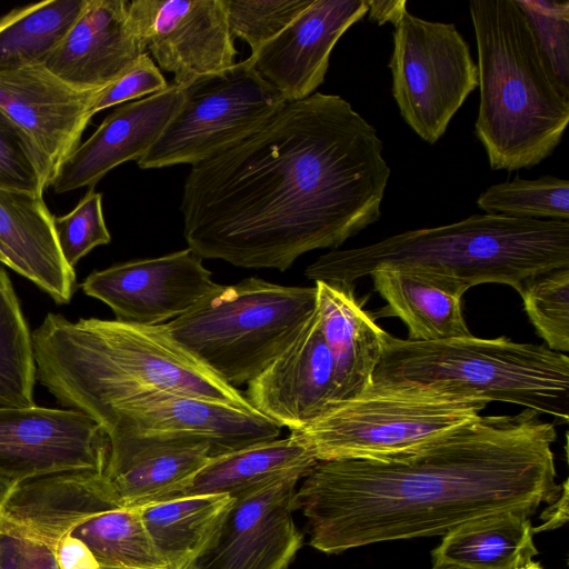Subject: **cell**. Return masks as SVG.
Instances as JSON below:
<instances>
[{
    "label": "cell",
    "instance_id": "cell-1",
    "mask_svg": "<svg viewBox=\"0 0 569 569\" xmlns=\"http://www.w3.org/2000/svg\"><path fill=\"white\" fill-rule=\"evenodd\" d=\"M377 130L337 94L286 101L250 134L191 166L183 237L201 259L286 271L379 220L391 169Z\"/></svg>",
    "mask_w": 569,
    "mask_h": 569
},
{
    "label": "cell",
    "instance_id": "cell-2",
    "mask_svg": "<svg viewBox=\"0 0 569 569\" xmlns=\"http://www.w3.org/2000/svg\"><path fill=\"white\" fill-rule=\"evenodd\" d=\"M555 425L525 408L480 416L407 453L387 459L317 460L292 510L309 545L328 555L378 542L445 536L475 518L532 516L553 502Z\"/></svg>",
    "mask_w": 569,
    "mask_h": 569
},
{
    "label": "cell",
    "instance_id": "cell-3",
    "mask_svg": "<svg viewBox=\"0 0 569 569\" xmlns=\"http://www.w3.org/2000/svg\"><path fill=\"white\" fill-rule=\"evenodd\" d=\"M37 380L64 408L100 426L121 405L174 392L257 412L240 392L187 349L164 325L48 313L32 332Z\"/></svg>",
    "mask_w": 569,
    "mask_h": 569
},
{
    "label": "cell",
    "instance_id": "cell-4",
    "mask_svg": "<svg viewBox=\"0 0 569 569\" xmlns=\"http://www.w3.org/2000/svg\"><path fill=\"white\" fill-rule=\"evenodd\" d=\"M569 267V222L476 213L405 231L359 248L331 250L306 268L315 282L353 283L385 269L430 272L468 288L509 284Z\"/></svg>",
    "mask_w": 569,
    "mask_h": 569
},
{
    "label": "cell",
    "instance_id": "cell-5",
    "mask_svg": "<svg viewBox=\"0 0 569 569\" xmlns=\"http://www.w3.org/2000/svg\"><path fill=\"white\" fill-rule=\"evenodd\" d=\"M479 107L475 132L490 168L516 171L547 159L569 122V92L545 61L515 0H472Z\"/></svg>",
    "mask_w": 569,
    "mask_h": 569
},
{
    "label": "cell",
    "instance_id": "cell-6",
    "mask_svg": "<svg viewBox=\"0 0 569 569\" xmlns=\"http://www.w3.org/2000/svg\"><path fill=\"white\" fill-rule=\"evenodd\" d=\"M365 393L503 401L567 423L569 358L506 337L416 341L387 332Z\"/></svg>",
    "mask_w": 569,
    "mask_h": 569
},
{
    "label": "cell",
    "instance_id": "cell-7",
    "mask_svg": "<svg viewBox=\"0 0 569 569\" xmlns=\"http://www.w3.org/2000/svg\"><path fill=\"white\" fill-rule=\"evenodd\" d=\"M0 535L43 547L57 569H117L136 553L141 520L103 472L69 470L18 483L0 511Z\"/></svg>",
    "mask_w": 569,
    "mask_h": 569
},
{
    "label": "cell",
    "instance_id": "cell-8",
    "mask_svg": "<svg viewBox=\"0 0 569 569\" xmlns=\"http://www.w3.org/2000/svg\"><path fill=\"white\" fill-rule=\"evenodd\" d=\"M316 287L250 277L221 286L166 323L171 337L228 385L257 378L316 309Z\"/></svg>",
    "mask_w": 569,
    "mask_h": 569
},
{
    "label": "cell",
    "instance_id": "cell-9",
    "mask_svg": "<svg viewBox=\"0 0 569 569\" xmlns=\"http://www.w3.org/2000/svg\"><path fill=\"white\" fill-rule=\"evenodd\" d=\"M486 406L479 400L365 393L330 403L296 432L317 460L387 459L477 417Z\"/></svg>",
    "mask_w": 569,
    "mask_h": 569
},
{
    "label": "cell",
    "instance_id": "cell-10",
    "mask_svg": "<svg viewBox=\"0 0 569 569\" xmlns=\"http://www.w3.org/2000/svg\"><path fill=\"white\" fill-rule=\"evenodd\" d=\"M183 100L150 149L140 169L194 166L243 139L284 102L248 57L182 88Z\"/></svg>",
    "mask_w": 569,
    "mask_h": 569
},
{
    "label": "cell",
    "instance_id": "cell-11",
    "mask_svg": "<svg viewBox=\"0 0 569 569\" xmlns=\"http://www.w3.org/2000/svg\"><path fill=\"white\" fill-rule=\"evenodd\" d=\"M392 36L388 63L392 96L406 123L433 144L478 87L477 63L453 23L425 20L407 11Z\"/></svg>",
    "mask_w": 569,
    "mask_h": 569
},
{
    "label": "cell",
    "instance_id": "cell-12",
    "mask_svg": "<svg viewBox=\"0 0 569 569\" xmlns=\"http://www.w3.org/2000/svg\"><path fill=\"white\" fill-rule=\"evenodd\" d=\"M110 440L72 409L0 407V478L22 481L69 470L103 472Z\"/></svg>",
    "mask_w": 569,
    "mask_h": 569
},
{
    "label": "cell",
    "instance_id": "cell-13",
    "mask_svg": "<svg viewBox=\"0 0 569 569\" xmlns=\"http://www.w3.org/2000/svg\"><path fill=\"white\" fill-rule=\"evenodd\" d=\"M128 17L158 68L173 73L180 88L236 63L222 0L128 1Z\"/></svg>",
    "mask_w": 569,
    "mask_h": 569
},
{
    "label": "cell",
    "instance_id": "cell-14",
    "mask_svg": "<svg viewBox=\"0 0 569 569\" xmlns=\"http://www.w3.org/2000/svg\"><path fill=\"white\" fill-rule=\"evenodd\" d=\"M299 480L289 477L233 498L183 569H288L303 543L292 519Z\"/></svg>",
    "mask_w": 569,
    "mask_h": 569
},
{
    "label": "cell",
    "instance_id": "cell-15",
    "mask_svg": "<svg viewBox=\"0 0 569 569\" xmlns=\"http://www.w3.org/2000/svg\"><path fill=\"white\" fill-rule=\"evenodd\" d=\"M217 286L202 259L187 248L93 271L81 289L106 303L116 320L158 326L187 312Z\"/></svg>",
    "mask_w": 569,
    "mask_h": 569
},
{
    "label": "cell",
    "instance_id": "cell-16",
    "mask_svg": "<svg viewBox=\"0 0 569 569\" xmlns=\"http://www.w3.org/2000/svg\"><path fill=\"white\" fill-rule=\"evenodd\" d=\"M101 427L108 437L137 435L204 442L212 458L277 439L282 429L259 412L174 392L130 400L116 408Z\"/></svg>",
    "mask_w": 569,
    "mask_h": 569
},
{
    "label": "cell",
    "instance_id": "cell-17",
    "mask_svg": "<svg viewBox=\"0 0 569 569\" xmlns=\"http://www.w3.org/2000/svg\"><path fill=\"white\" fill-rule=\"evenodd\" d=\"M244 397L257 412L290 431L307 427L338 401L333 359L316 309L284 351L248 382Z\"/></svg>",
    "mask_w": 569,
    "mask_h": 569
},
{
    "label": "cell",
    "instance_id": "cell-18",
    "mask_svg": "<svg viewBox=\"0 0 569 569\" xmlns=\"http://www.w3.org/2000/svg\"><path fill=\"white\" fill-rule=\"evenodd\" d=\"M367 12L366 0H312L284 30L249 58L286 101L305 99L323 83L337 41Z\"/></svg>",
    "mask_w": 569,
    "mask_h": 569
},
{
    "label": "cell",
    "instance_id": "cell-19",
    "mask_svg": "<svg viewBox=\"0 0 569 569\" xmlns=\"http://www.w3.org/2000/svg\"><path fill=\"white\" fill-rule=\"evenodd\" d=\"M99 91L77 89L42 64L0 73V108L36 144L53 174L80 144Z\"/></svg>",
    "mask_w": 569,
    "mask_h": 569
},
{
    "label": "cell",
    "instance_id": "cell-20",
    "mask_svg": "<svg viewBox=\"0 0 569 569\" xmlns=\"http://www.w3.org/2000/svg\"><path fill=\"white\" fill-rule=\"evenodd\" d=\"M182 88L162 91L117 107L58 167L50 187L57 193L93 187L117 166L139 160L179 110Z\"/></svg>",
    "mask_w": 569,
    "mask_h": 569
},
{
    "label": "cell",
    "instance_id": "cell-21",
    "mask_svg": "<svg viewBox=\"0 0 569 569\" xmlns=\"http://www.w3.org/2000/svg\"><path fill=\"white\" fill-rule=\"evenodd\" d=\"M146 47L128 17L126 0H87L64 39L42 66L66 83L86 91L116 81Z\"/></svg>",
    "mask_w": 569,
    "mask_h": 569
},
{
    "label": "cell",
    "instance_id": "cell-22",
    "mask_svg": "<svg viewBox=\"0 0 569 569\" xmlns=\"http://www.w3.org/2000/svg\"><path fill=\"white\" fill-rule=\"evenodd\" d=\"M109 440L103 475L124 507L170 498L212 458L210 447L196 440L137 435Z\"/></svg>",
    "mask_w": 569,
    "mask_h": 569
},
{
    "label": "cell",
    "instance_id": "cell-23",
    "mask_svg": "<svg viewBox=\"0 0 569 569\" xmlns=\"http://www.w3.org/2000/svg\"><path fill=\"white\" fill-rule=\"evenodd\" d=\"M53 218L42 194L0 188V262L66 305L76 273L60 251Z\"/></svg>",
    "mask_w": 569,
    "mask_h": 569
},
{
    "label": "cell",
    "instance_id": "cell-24",
    "mask_svg": "<svg viewBox=\"0 0 569 569\" xmlns=\"http://www.w3.org/2000/svg\"><path fill=\"white\" fill-rule=\"evenodd\" d=\"M316 310L335 365L338 401L359 398L371 386L387 332L355 296L352 283L316 282Z\"/></svg>",
    "mask_w": 569,
    "mask_h": 569
},
{
    "label": "cell",
    "instance_id": "cell-25",
    "mask_svg": "<svg viewBox=\"0 0 569 569\" xmlns=\"http://www.w3.org/2000/svg\"><path fill=\"white\" fill-rule=\"evenodd\" d=\"M370 277L387 301L382 315L400 318L408 328V339L472 337L462 312V296L469 289L466 284L445 276L407 269L379 270Z\"/></svg>",
    "mask_w": 569,
    "mask_h": 569
},
{
    "label": "cell",
    "instance_id": "cell-26",
    "mask_svg": "<svg viewBox=\"0 0 569 569\" xmlns=\"http://www.w3.org/2000/svg\"><path fill=\"white\" fill-rule=\"evenodd\" d=\"M316 462L311 449L291 431L286 438L211 458L168 499L202 495L236 498L289 477L302 478Z\"/></svg>",
    "mask_w": 569,
    "mask_h": 569
},
{
    "label": "cell",
    "instance_id": "cell-27",
    "mask_svg": "<svg viewBox=\"0 0 569 569\" xmlns=\"http://www.w3.org/2000/svg\"><path fill=\"white\" fill-rule=\"evenodd\" d=\"M529 516L509 511L475 518L448 531L432 565L461 569H520L538 555Z\"/></svg>",
    "mask_w": 569,
    "mask_h": 569
},
{
    "label": "cell",
    "instance_id": "cell-28",
    "mask_svg": "<svg viewBox=\"0 0 569 569\" xmlns=\"http://www.w3.org/2000/svg\"><path fill=\"white\" fill-rule=\"evenodd\" d=\"M233 498L202 495L154 501L140 508L150 540L169 569H183L204 546Z\"/></svg>",
    "mask_w": 569,
    "mask_h": 569
},
{
    "label": "cell",
    "instance_id": "cell-29",
    "mask_svg": "<svg viewBox=\"0 0 569 569\" xmlns=\"http://www.w3.org/2000/svg\"><path fill=\"white\" fill-rule=\"evenodd\" d=\"M86 4L87 0H46L0 18V73L42 64Z\"/></svg>",
    "mask_w": 569,
    "mask_h": 569
},
{
    "label": "cell",
    "instance_id": "cell-30",
    "mask_svg": "<svg viewBox=\"0 0 569 569\" xmlns=\"http://www.w3.org/2000/svg\"><path fill=\"white\" fill-rule=\"evenodd\" d=\"M32 332L8 273L0 266V407L36 405Z\"/></svg>",
    "mask_w": 569,
    "mask_h": 569
},
{
    "label": "cell",
    "instance_id": "cell-31",
    "mask_svg": "<svg viewBox=\"0 0 569 569\" xmlns=\"http://www.w3.org/2000/svg\"><path fill=\"white\" fill-rule=\"evenodd\" d=\"M486 213L518 219L569 220V181L555 176L516 178L488 187L477 199Z\"/></svg>",
    "mask_w": 569,
    "mask_h": 569
},
{
    "label": "cell",
    "instance_id": "cell-32",
    "mask_svg": "<svg viewBox=\"0 0 569 569\" xmlns=\"http://www.w3.org/2000/svg\"><path fill=\"white\" fill-rule=\"evenodd\" d=\"M518 292L548 348L561 353L569 351V267L532 277Z\"/></svg>",
    "mask_w": 569,
    "mask_h": 569
},
{
    "label": "cell",
    "instance_id": "cell-33",
    "mask_svg": "<svg viewBox=\"0 0 569 569\" xmlns=\"http://www.w3.org/2000/svg\"><path fill=\"white\" fill-rule=\"evenodd\" d=\"M52 177L44 156L0 108V188L43 196Z\"/></svg>",
    "mask_w": 569,
    "mask_h": 569
},
{
    "label": "cell",
    "instance_id": "cell-34",
    "mask_svg": "<svg viewBox=\"0 0 569 569\" xmlns=\"http://www.w3.org/2000/svg\"><path fill=\"white\" fill-rule=\"evenodd\" d=\"M233 38L246 41L251 54L284 30L312 0H222Z\"/></svg>",
    "mask_w": 569,
    "mask_h": 569
},
{
    "label": "cell",
    "instance_id": "cell-35",
    "mask_svg": "<svg viewBox=\"0 0 569 569\" xmlns=\"http://www.w3.org/2000/svg\"><path fill=\"white\" fill-rule=\"evenodd\" d=\"M553 77L569 92V1L515 0Z\"/></svg>",
    "mask_w": 569,
    "mask_h": 569
},
{
    "label": "cell",
    "instance_id": "cell-36",
    "mask_svg": "<svg viewBox=\"0 0 569 569\" xmlns=\"http://www.w3.org/2000/svg\"><path fill=\"white\" fill-rule=\"evenodd\" d=\"M53 224L60 251L72 268L93 248L111 240L103 218L102 196L93 188L72 211L54 217Z\"/></svg>",
    "mask_w": 569,
    "mask_h": 569
},
{
    "label": "cell",
    "instance_id": "cell-37",
    "mask_svg": "<svg viewBox=\"0 0 569 569\" xmlns=\"http://www.w3.org/2000/svg\"><path fill=\"white\" fill-rule=\"evenodd\" d=\"M160 69L150 56L142 53L116 81L101 89L91 106V113L150 96L168 88Z\"/></svg>",
    "mask_w": 569,
    "mask_h": 569
},
{
    "label": "cell",
    "instance_id": "cell-38",
    "mask_svg": "<svg viewBox=\"0 0 569 569\" xmlns=\"http://www.w3.org/2000/svg\"><path fill=\"white\" fill-rule=\"evenodd\" d=\"M543 523L532 528L533 533L552 530L568 521V480L562 482L561 492L540 516Z\"/></svg>",
    "mask_w": 569,
    "mask_h": 569
},
{
    "label": "cell",
    "instance_id": "cell-39",
    "mask_svg": "<svg viewBox=\"0 0 569 569\" xmlns=\"http://www.w3.org/2000/svg\"><path fill=\"white\" fill-rule=\"evenodd\" d=\"M368 16L371 21L378 24L391 22L393 26L408 11L406 0H366Z\"/></svg>",
    "mask_w": 569,
    "mask_h": 569
},
{
    "label": "cell",
    "instance_id": "cell-40",
    "mask_svg": "<svg viewBox=\"0 0 569 569\" xmlns=\"http://www.w3.org/2000/svg\"><path fill=\"white\" fill-rule=\"evenodd\" d=\"M22 542V556L18 569H57L56 561L47 549L31 542Z\"/></svg>",
    "mask_w": 569,
    "mask_h": 569
},
{
    "label": "cell",
    "instance_id": "cell-41",
    "mask_svg": "<svg viewBox=\"0 0 569 569\" xmlns=\"http://www.w3.org/2000/svg\"><path fill=\"white\" fill-rule=\"evenodd\" d=\"M17 485V482L0 478V511L12 495Z\"/></svg>",
    "mask_w": 569,
    "mask_h": 569
},
{
    "label": "cell",
    "instance_id": "cell-42",
    "mask_svg": "<svg viewBox=\"0 0 569 569\" xmlns=\"http://www.w3.org/2000/svg\"><path fill=\"white\" fill-rule=\"evenodd\" d=\"M520 569H543L539 562H536V561H531L529 562L528 565H526L525 567L520 568Z\"/></svg>",
    "mask_w": 569,
    "mask_h": 569
},
{
    "label": "cell",
    "instance_id": "cell-43",
    "mask_svg": "<svg viewBox=\"0 0 569 569\" xmlns=\"http://www.w3.org/2000/svg\"><path fill=\"white\" fill-rule=\"evenodd\" d=\"M431 569H461V568H458L455 566H435V565H432Z\"/></svg>",
    "mask_w": 569,
    "mask_h": 569
}]
</instances>
